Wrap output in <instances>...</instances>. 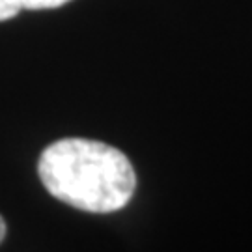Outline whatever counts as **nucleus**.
I'll return each instance as SVG.
<instances>
[{"label": "nucleus", "instance_id": "3", "mask_svg": "<svg viewBox=\"0 0 252 252\" xmlns=\"http://www.w3.org/2000/svg\"><path fill=\"white\" fill-rule=\"evenodd\" d=\"M67 2L69 0H25V9H53Z\"/></svg>", "mask_w": 252, "mask_h": 252}, {"label": "nucleus", "instance_id": "1", "mask_svg": "<svg viewBox=\"0 0 252 252\" xmlns=\"http://www.w3.org/2000/svg\"><path fill=\"white\" fill-rule=\"evenodd\" d=\"M39 180L54 198L88 213H114L129 204L136 176L127 155L86 138H62L41 153Z\"/></svg>", "mask_w": 252, "mask_h": 252}, {"label": "nucleus", "instance_id": "4", "mask_svg": "<svg viewBox=\"0 0 252 252\" xmlns=\"http://www.w3.org/2000/svg\"><path fill=\"white\" fill-rule=\"evenodd\" d=\"M4 235H6V222H4V219L0 217V243H2Z\"/></svg>", "mask_w": 252, "mask_h": 252}, {"label": "nucleus", "instance_id": "2", "mask_svg": "<svg viewBox=\"0 0 252 252\" xmlns=\"http://www.w3.org/2000/svg\"><path fill=\"white\" fill-rule=\"evenodd\" d=\"M21 9H25V0H0V21L15 17Z\"/></svg>", "mask_w": 252, "mask_h": 252}]
</instances>
